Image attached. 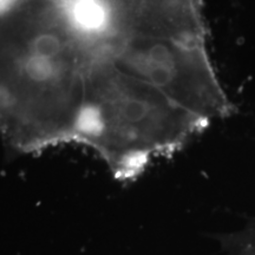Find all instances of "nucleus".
I'll return each mask as SVG.
<instances>
[{
	"instance_id": "f257e3e1",
	"label": "nucleus",
	"mask_w": 255,
	"mask_h": 255,
	"mask_svg": "<svg viewBox=\"0 0 255 255\" xmlns=\"http://www.w3.org/2000/svg\"><path fill=\"white\" fill-rule=\"evenodd\" d=\"M92 58L62 0H0V133L11 148L72 142Z\"/></svg>"
},
{
	"instance_id": "f03ea898",
	"label": "nucleus",
	"mask_w": 255,
	"mask_h": 255,
	"mask_svg": "<svg viewBox=\"0 0 255 255\" xmlns=\"http://www.w3.org/2000/svg\"><path fill=\"white\" fill-rule=\"evenodd\" d=\"M207 127L156 89L96 56L88 68L72 142L92 149L116 178L131 180Z\"/></svg>"
},
{
	"instance_id": "7ed1b4c3",
	"label": "nucleus",
	"mask_w": 255,
	"mask_h": 255,
	"mask_svg": "<svg viewBox=\"0 0 255 255\" xmlns=\"http://www.w3.org/2000/svg\"><path fill=\"white\" fill-rule=\"evenodd\" d=\"M96 56L150 85L208 126L229 109L206 43L119 33Z\"/></svg>"
},
{
	"instance_id": "20e7f679",
	"label": "nucleus",
	"mask_w": 255,
	"mask_h": 255,
	"mask_svg": "<svg viewBox=\"0 0 255 255\" xmlns=\"http://www.w3.org/2000/svg\"><path fill=\"white\" fill-rule=\"evenodd\" d=\"M121 34L206 43L201 0H102Z\"/></svg>"
}]
</instances>
